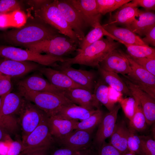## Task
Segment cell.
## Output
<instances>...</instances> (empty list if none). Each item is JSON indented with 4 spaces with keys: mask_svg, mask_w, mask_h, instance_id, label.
Listing matches in <instances>:
<instances>
[{
    "mask_svg": "<svg viewBox=\"0 0 155 155\" xmlns=\"http://www.w3.org/2000/svg\"><path fill=\"white\" fill-rule=\"evenodd\" d=\"M145 37L142 39L143 41L148 44L155 46V26L152 27L145 33Z\"/></svg>",
    "mask_w": 155,
    "mask_h": 155,
    "instance_id": "45",
    "label": "cell"
},
{
    "mask_svg": "<svg viewBox=\"0 0 155 155\" xmlns=\"http://www.w3.org/2000/svg\"><path fill=\"white\" fill-rule=\"evenodd\" d=\"M96 110H89L72 103L61 106L52 116L62 119L81 121L89 117Z\"/></svg>",
    "mask_w": 155,
    "mask_h": 155,
    "instance_id": "23",
    "label": "cell"
},
{
    "mask_svg": "<svg viewBox=\"0 0 155 155\" xmlns=\"http://www.w3.org/2000/svg\"><path fill=\"white\" fill-rule=\"evenodd\" d=\"M75 155H89V151L86 149L78 151Z\"/></svg>",
    "mask_w": 155,
    "mask_h": 155,
    "instance_id": "50",
    "label": "cell"
},
{
    "mask_svg": "<svg viewBox=\"0 0 155 155\" xmlns=\"http://www.w3.org/2000/svg\"><path fill=\"white\" fill-rule=\"evenodd\" d=\"M98 66L106 71L120 73L123 76L129 73L131 70L129 63L124 53L117 49L110 53Z\"/></svg>",
    "mask_w": 155,
    "mask_h": 155,
    "instance_id": "14",
    "label": "cell"
},
{
    "mask_svg": "<svg viewBox=\"0 0 155 155\" xmlns=\"http://www.w3.org/2000/svg\"><path fill=\"white\" fill-rule=\"evenodd\" d=\"M55 1L58 8L80 42L85 36V30L88 25L69 0Z\"/></svg>",
    "mask_w": 155,
    "mask_h": 155,
    "instance_id": "11",
    "label": "cell"
},
{
    "mask_svg": "<svg viewBox=\"0 0 155 155\" xmlns=\"http://www.w3.org/2000/svg\"><path fill=\"white\" fill-rule=\"evenodd\" d=\"M98 155H121V154L110 144L105 142L100 146Z\"/></svg>",
    "mask_w": 155,
    "mask_h": 155,
    "instance_id": "42",
    "label": "cell"
},
{
    "mask_svg": "<svg viewBox=\"0 0 155 155\" xmlns=\"http://www.w3.org/2000/svg\"><path fill=\"white\" fill-rule=\"evenodd\" d=\"M18 93L34 103L49 117L61 106L73 103L63 94L48 92H36L18 86Z\"/></svg>",
    "mask_w": 155,
    "mask_h": 155,
    "instance_id": "3",
    "label": "cell"
},
{
    "mask_svg": "<svg viewBox=\"0 0 155 155\" xmlns=\"http://www.w3.org/2000/svg\"><path fill=\"white\" fill-rule=\"evenodd\" d=\"M27 19V15L21 10L0 13V28L20 27L25 24Z\"/></svg>",
    "mask_w": 155,
    "mask_h": 155,
    "instance_id": "29",
    "label": "cell"
},
{
    "mask_svg": "<svg viewBox=\"0 0 155 155\" xmlns=\"http://www.w3.org/2000/svg\"><path fill=\"white\" fill-rule=\"evenodd\" d=\"M141 142V155H155V141L148 136L140 135Z\"/></svg>",
    "mask_w": 155,
    "mask_h": 155,
    "instance_id": "38",
    "label": "cell"
},
{
    "mask_svg": "<svg viewBox=\"0 0 155 155\" xmlns=\"http://www.w3.org/2000/svg\"><path fill=\"white\" fill-rule=\"evenodd\" d=\"M107 32L100 25L93 28L80 41L79 49H83L101 39L104 36H106Z\"/></svg>",
    "mask_w": 155,
    "mask_h": 155,
    "instance_id": "34",
    "label": "cell"
},
{
    "mask_svg": "<svg viewBox=\"0 0 155 155\" xmlns=\"http://www.w3.org/2000/svg\"><path fill=\"white\" fill-rule=\"evenodd\" d=\"M4 96V95L2 96H0V107L1 106V105L2 103L3 99Z\"/></svg>",
    "mask_w": 155,
    "mask_h": 155,
    "instance_id": "52",
    "label": "cell"
},
{
    "mask_svg": "<svg viewBox=\"0 0 155 155\" xmlns=\"http://www.w3.org/2000/svg\"><path fill=\"white\" fill-rule=\"evenodd\" d=\"M24 98L18 92H10L3 96L0 107V125L8 133H13L18 127L19 116Z\"/></svg>",
    "mask_w": 155,
    "mask_h": 155,
    "instance_id": "6",
    "label": "cell"
},
{
    "mask_svg": "<svg viewBox=\"0 0 155 155\" xmlns=\"http://www.w3.org/2000/svg\"><path fill=\"white\" fill-rule=\"evenodd\" d=\"M64 95L73 103L90 110L100 108V104L92 92L84 88L65 90Z\"/></svg>",
    "mask_w": 155,
    "mask_h": 155,
    "instance_id": "16",
    "label": "cell"
},
{
    "mask_svg": "<svg viewBox=\"0 0 155 155\" xmlns=\"http://www.w3.org/2000/svg\"><path fill=\"white\" fill-rule=\"evenodd\" d=\"M120 44L108 36L102 38L84 49H78L75 57L65 59L60 65L71 66L78 64L97 67L110 53L117 49Z\"/></svg>",
    "mask_w": 155,
    "mask_h": 155,
    "instance_id": "2",
    "label": "cell"
},
{
    "mask_svg": "<svg viewBox=\"0 0 155 155\" xmlns=\"http://www.w3.org/2000/svg\"><path fill=\"white\" fill-rule=\"evenodd\" d=\"M46 150H38L32 151L24 154V155H46Z\"/></svg>",
    "mask_w": 155,
    "mask_h": 155,
    "instance_id": "49",
    "label": "cell"
},
{
    "mask_svg": "<svg viewBox=\"0 0 155 155\" xmlns=\"http://www.w3.org/2000/svg\"><path fill=\"white\" fill-rule=\"evenodd\" d=\"M129 134V128L124 121L116 123L113 131L110 137V143L122 154L129 152L127 141Z\"/></svg>",
    "mask_w": 155,
    "mask_h": 155,
    "instance_id": "26",
    "label": "cell"
},
{
    "mask_svg": "<svg viewBox=\"0 0 155 155\" xmlns=\"http://www.w3.org/2000/svg\"><path fill=\"white\" fill-rule=\"evenodd\" d=\"M131 1L130 0H96L98 11L101 15L111 12Z\"/></svg>",
    "mask_w": 155,
    "mask_h": 155,
    "instance_id": "35",
    "label": "cell"
},
{
    "mask_svg": "<svg viewBox=\"0 0 155 155\" xmlns=\"http://www.w3.org/2000/svg\"><path fill=\"white\" fill-rule=\"evenodd\" d=\"M140 11L137 7L131 5L129 3L120 8L111 17L108 24H119L123 25L129 29L132 24L137 19Z\"/></svg>",
    "mask_w": 155,
    "mask_h": 155,
    "instance_id": "25",
    "label": "cell"
},
{
    "mask_svg": "<svg viewBox=\"0 0 155 155\" xmlns=\"http://www.w3.org/2000/svg\"><path fill=\"white\" fill-rule=\"evenodd\" d=\"M48 117L30 133L22 137V150L21 153L38 150H47L53 143L54 139L50 132L48 125Z\"/></svg>",
    "mask_w": 155,
    "mask_h": 155,
    "instance_id": "8",
    "label": "cell"
},
{
    "mask_svg": "<svg viewBox=\"0 0 155 155\" xmlns=\"http://www.w3.org/2000/svg\"><path fill=\"white\" fill-rule=\"evenodd\" d=\"M110 87L102 79L96 82L94 89L93 94L98 101L110 112L115 107V103L109 98Z\"/></svg>",
    "mask_w": 155,
    "mask_h": 155,
    "instance_id": "30",
    "label": "cell"
},
{
    "mask_svg": "<svg viewBox=\"0 0 155 155\" xmlns=\"http://www.w3.org/2000/svg\"><path fill=\"white\" fill-rule=\"evenodd\" d=\"M108 33L117 39L126 43L143 46H148L139 36L129 29L118 27L115 24L102 25Z\"/></svg>",
    "mask_w": 155,
    "mask_h": 155,
    "instance_id": "24",
    "label": "cell"
},
{
    "mask_svg": "<svg viewBox=\"0 0 155 155\" xmlns=\"http://www.w3.org/2000/svg\"><path fill=\"white\" fill-rule=\"evenodd\" d=\"M88 26L93 28L101 25V16L97 8L96 0H69Z\"/></svg>",
    "mask_w": 155,
    "mask_h": 155,
    "instance_id": "15",
    "label": "cell"
},
{
    "mask_svg": "<svg viewBox=\"0 0 155 155\" xmlns=\"http://www.w3.org/2000/svg\"><path fill=\"white\" fill-rule=\"evenodd\" d=\"M129 134L127 141V145L129 151L135 154L141 155V140L140 135L136 131L132 128H129Z\"/></svg>",
    "mask_w": 155,
    "mask_h": 155,
    "instance_id": "36",
    "label": "cell"
},
{
    "mask_svg": "<svg viewBox=\"0 0 155 155\" xmlns=\"http://www.w3.org/2000/svg\"><path fill=\"white\" fill-rule=\"evenodd\" d=\"M119 102L125 116L130 121L135 111V101L134 98L133 96L124 98H122Z\"/></svg>",
    "mask_w": 155,
    "mask_h": 155,
    "instance_id": "37",
    "label": "cell"
},
{
    "mask_svg": "<svg viewBox=\"0 0 155 155\" xmlns=\"http://www.w3.org/2000/svg\"><path fill=\"white\" fill-rule=\"evenodd\" d=\"M21 4L16 0H0V13H6L21 10Z\"/></svg>",
    "mask_w": 155,
    "mask_h": 155,
    "instance_id": "39",
    "label": "cell"
},
{
    "mask_svg": "<svg viewBox=\"0 0 155 155\" xmlns=\"http://www.w3.org/2000/svg\"><path fill=\"white\" fill-rule=\"evenodd\" d=\"M97 68L102 79L106 84L119 92L132 96L126 83L118 74L106 71L99 66Z\"/></svg>",
    "mask_w": 155,
    "mask_h": 155,
    "instance_id": "27",
    "label": "cell"
},
{
    "mask_svg": "<svg viewBox=\"0 0 155 155\" xmlns=\"http://www.w3.org/2000/svg\"><path fill=\"white\" fill-rule=\"evenodd\" d=\"M123 80L132 96L136 98L139 101L147 125H151L155 121V98L125 78Z\"/></svg>",
    "mask_w": 155,
    "mask_h": 155,
    "instance_id": "12",
    "label": "cell"
},
{
    "mask_svg": "<svg viewBox=\"0 0 155 155\" xmlns=\"http://www.w3.org/2000/svg\"><path fill=\"white\" fill-rule=\"evenodd\" d=\"M55 67L57 69V70L65 74L74 82L92 92L96 82L95 80L96 74L93 71L57 64Z\"/></svg>",
    "mask_w": 155,
    "mask_h": 155,
    "instance_id": "17",
    "label": "cell"
},
{
    "mask_svg": "<svg viewBox=\"0 0 155 155\" xmlns=\"http://www.w3.org/2000/svg\"><path fill=\"white\" fill-rule=\"evenodd\" d=\"M0 56L18 61H32L44 66H55L57 62H63L65 58L42 54L28 49L12 46H0Z\"/></svg>",
    "mask_w": 155,
    "mask_h": 155,
    "instance_id": "7",
    "label": "cell"
},
{
    "mask_svg": "<svg viewBox=\"0 0 155 155\" xmlns=\"http://www.w3.org/2000/svg\"><path fill=\"white\" fill-rule=\"evenodd\" d=\"M77 121L60 119L55 116L48 117L47 122L50 132L58 142L75 130Z\"/></svg>",
    "mask_w": 155,
    "mask_h": 155,
    "instance_id": "21",
    "label": "cell"
},
{
    "mask_svg": "<svg viewBox=\"0 0 155 155\" xmlns=\"http://www.w3.org/2000/svg\"><path fill=\"white\" fill-rule=\"evenodd\" d=\"M19 155H23V154H22L20 153Z\"/></svg>",
    "mask_w": 155,
    "mask_h": 155,
    "instance_id": "53",
    "label": "cell"
},
{
    "mask_svg": "<svg viewBox=\"0 0 155 155\" xmlns=\"http://www.w3.org/2000/svg\"><path fill=\"white\" fill-rule=\"evenodd\" d=\"M48 117L35 104L24 98L18 117L22 137L30 133Z\"/></svg>",
    "mask_w": 155,
    "mask_h": 155,
    "instance_id": "9",
    "label": "cell"
},
{
    "mask_svg": "<svg viewBox=\"0 0 155 155\" xmlns=\"http://www.w3.org/2000/svg\"><path fill=\"white\" fill-rule=\"evenodd\" d=\"M129 2V4L133 7H142L147 11L154 10L155 0H133Z\"/></svg>",
    "mask_w": 155,
    "mask_h": 155,
    "instance_id": "43",
    "label": "cell"
},
{
    "mask_svg": "<svg viewBox=\"0 0 155 155\" xmlns=\"http://www.w3.org/2000/svg\"><path fill=\"white\" fill-rule=\"evenodd\" d=\"M93 131L74 130L58 142L64 147L81 150L87 149L91 142Z\"/></svg>",
    "mask_w": 155,
    "mask_h": 155,
    "instance_id": "22",
    "label": "cell"
},
{
    "mask_svg": "<svg viewBox=\"0 0 155 155\" xmlns=\"http://www.w3.org/2000/svg\"><path fill=\"white\" fill-rule=\"evenodd\" d=\"M38 71L47 78L51 84L59 89L65 90L75 88L85 89L59 70L51 67H41Z\"/></svg>",
    "mask_w": 155,
    "mask_h": 155,
    "instance_id": "20",
    "label": "cell"
},
{
    "mask_svg": "<svg viewBox=\"0 0 155 155\" xmlns=\"http://www.w3.org/2000/svg\"><path fill=\"white\" fill-rule=\"evenodd\" d=\"M11 140L0 141V155H7Z\"/></svg>",
    "mask_w": 155,
    "mask_h": 155,
    "instance_id": "47",
    "label": "cell"
},
{
    "mask_svg": "<svg viewBox=\"0 0 155 155\" xmlns=\"http://www.w3.org/2000/svg\"><path fill=\"white\" fill-rule=\"evenodd\" d=\"M124 54L129 63L131 70L123 76L155 98V76L137 64L129 55L125 53Z\"/></svg>",
    "mask_w": 155,
    "mask_h": 155,
    "instance_id": "10",
    "label": "cell"
},
{
    "mask_svg": "<svg viewBox=\"0 0 155 155\" xmlns=\"http://www.w3.org/2000/svg\"><path fill=\"white\" fill-rule=\"evenodd\" d=\"M80 150L64 147L55 150L52 155H75Z\"/></svg>",
    "mask_w": 155,
    "mask_h": 155,
    "instance_id": "46",
    "label": "cell"
},
{
    "mask_svg": "<svg viewBox=\"0 0 155 155\" xmlns=\"http://www.w3.org/2000/svg\"><path fill=\"white\" fill-rule=\"evenodd\" d=\"M61 34L57 29L38 17L28 16L22 26L9 30L3 37L11 46H22L51 38Z\"/></svg>",
    "mask_w": 155,
    "mask_h": 155,
    "instance_id": "1",
    "label": "cell"
},
{
    "mask_svg": "<svg viewBox=\"0 0 155 155\" xmlns=\"http://www.w3.org/2000/svg\"><path fill=\"white\" fill-rule=\"evenodd\" d=\"M22 150V143L12 140L10 143L7 155H19Z\"/></svg>",
    "mask_w": 155,
    "mask_h": 155,
    "instance_id": "44",
    "label": "cell"
},
{
    "mask_svg": "<svg viewBox=\"0 0 155 155\" xmlns=\"http://www.w3.org/2000/svg\"><path fill=\"white\" fill-rule=\"evenodd\" d=\"M34 15L57 29L61 34L67 36L79 44L80 41L58 8L55 0H50L36 9Z\"/></svg>",
    "mask_w": 155,
    "mask_h": 155,
    "instance_id": "5",
    "label": "cell"
},
{
    "mask_svg": "<svg viewBox=\"0 0 155 155\" xmlns=\"http://www.w3.org/2000/svg\"><path fill=\"white\" fill-rule=\"evenodd\" d=\"M41 65L32 61H18L4 58L0 60V73L12 77L24 76L35 70H38Z\"/></svg>",
    "mask_w": 155,
    "mask_h": 155,
    "instance_id": "13",
    "label": "cell"
},
{
    "mask_svg": "<svg viewBox=\"0 0 155 155\" xmlns=\"http://www.w3.org/2000/svg\"><path fill=\"white\" fill-rule=\"evenodd\" d=\"M78 44L62 34L24 46L26 49L35 52L61 57L76 51Z\"/></svg>",
    "mask_w": 155,
    "mask_h": 155,
    "instance_id": "4",
    "label": "cell"
},
{
    "mask_svg": "<svg viewBox=\"0 0 155 155\" xmlns=\"http://www.w3.org/2000/svg\"><path fill=\"white\" fill-rule=\"evenodd\" d=\"M17 85L36 92H48L63 94L64 90L55 87L39 73L33 74L19 81Z\"/></svg>",
    "mask_w": 155,
    "mask_h": 155,
    "instance_id": "19",
    "label": "cell"
},
{
    "mask_svg": "<svg viewBox=\"0 0 155 155\" xmlns=\"http://www.w3.org/2000/svg\"><path fill=\"white\" fill-rule=\"evenodd\" d=\"M133 97L135 101V111L133 117L130 121L129 127L137 131H142L147 126L146 118L139 101L136 98Z\"/></svg>",
    "mask_w": 155,
    "mask_h": 155,
    "instance_id": "32",
    "label": "cell"
},
{
    "mask_svg": "<svg viewBox=\"0 0 155 155\" xmlns=\"http://www.w3.org/2000/svg\"><path fill=\"white\" fill-rule=\"evenodd\" d=\"M121 155H135L133 153H132L129 151L121 154Z\"/></svg>",
    "mask_w": 155,
    "mask_h": 155,
    "instance_id": "51",
    "label": "cell"
},
{
    "mask_svg": "<svg viewBox=\"0 0 155 155\" xmlns=\"http://www.w3.org/2000/svg\"><path fill=\"white\" fill-rule=\"evenodd\" d=\"M104 116L103 111L100 108L87 118L80 122H78L75 130H81L93 131L98 125Z\"/></svg>",
    "mask_w": 155,
    "mask_h": 155,
    "instance_id": "33",
    "label": "cell"
},
{
    "mask_svg": "<svg viewBox=\"0 0 155 155\" xmlns=\"http://www.w3.org/2000/svg\"><path fill=\"white\" fill-rule=\"evenodd\" d=\"M131 57L138 65L155 76V59Z\"/></svg>",
    "mask_w": 155,
    "mask_h": 155,
    "instance_id": "40",
    "label": "cell"
},
{
    "mask_svg": "<svg viewBox=\"0 0 155 155\" xmlns=\"http://www.w3.org/2000/svg\"><path fill=\"white\" fill-rule=\"evenodd\" d=\"M138 17L131 25L129 29L134 33L142 36L152 27L155 26V14L149 11H140Z\"/></svg>",
    "mask_w": 155,
    "mask_h": 155,
    "instance_id": "28",
    "label": "cell"
},
{
    "mask_svg": "<svg viewBox=\"0 0 155 155\" xmlns=\"http://www.w3.org/2000/svg\"><path fill=\"white\" fill-rule=\"evenodd\" d=\"M121 107L120 104H118L115 106L112 111L104 115L98 125L95 139V143L100 147L112 134L116 124L117 114Z\"/></svg>",
    "mask_w": 155,
    "mask_h": 155,
    "instance_id": "18",
    "label": "cell"
},
{
    "mask_svg": "<svg viewBox=\"0 0 155 155\" xmlns=\"http://www.w3.org/2000/svg\"><path fill=\"white\" fill-rule=\"evenodd\" d=\"M11 77L0 73V96L10 92L12 89Z\"/></svg>",
    "mask_w": 155,
    "mask_h": 155,
    "instance_id": "41",
    "label": "cell"
},
{
    "mask_svg": "<svg viewBox=\"0 0 155 155\" xmlns=\"http://www.w3.org/2000/svg\"><path fill=\"white\" fill-rule=\"evenodd\" d=\"M11 140L8 133L0 125V141H7Z\"/></svg>",
    "mask_w": 155,
    "mask_h": 155,
    "instance_id": "48",
    "label": "cell"
},
{
    "mask_svg": "<svg viewBox=\"0 0 155 155\" xmlns=\"http://www.w3.org/2000/svg\"><path fill=\"white\" fill-rule=\"evenodd\" d=\"M114 40L123 44L131 57L135 58H147L155 59L154 49L148 46H143L129 44L115 37Z\"/></svg>",
    "mask_w": 155,
    "mask_h": 155,
    "instance_id": "31",
    "label": "cell"
}]
</instances>
